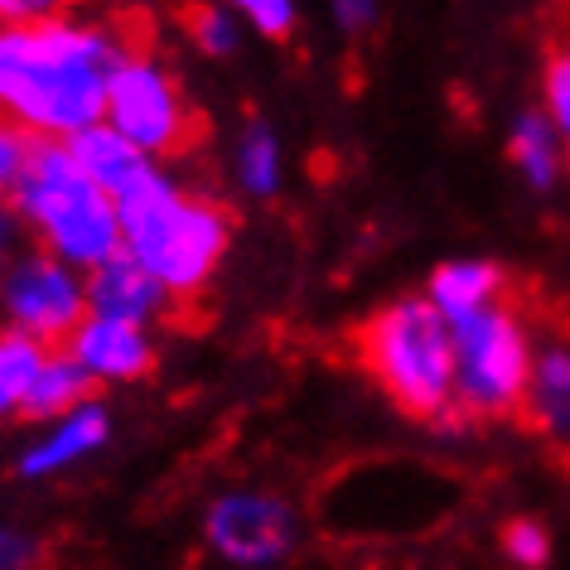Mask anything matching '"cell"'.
Masks as SVG:
<instances>
[{
	"label": "cell",
	"instance_id": "ba28073f",
	"mask_svg": "<svg viewBox=\"0 0 570 570\" xmlns=\"http://www.w3.org/2000/svg\"><path fill=\"white\" fill-rule=\"evenodd\" d=\"M88 305H92L97 320L131 324V330H140L146 320H169V315H175V301H169V291L136 262L131 252L111 256L107 266L92 271Z\"/></svg>",
	"mask_w": 570,
	"mask_h": 570
},
{
	"label": "cell",
	"instance_id": "ffe728a7",
	"mask_svg": "<svg viewBox=\"0 0 570 570\" xmlns=\"http://www.w3.org/2000/svg\"><path fill=\"white\" fill-rule=\"evenodd\" d=\"M498 547H503L518 566L537 570V566H547V556H551V537H547V527L532 522V518H512L503 532H498Z\"/></svg>",
	"mask_w": 570,
	"mask_h": 570
},
{
	"label": "cell",
	"instance_id": "6da1fadb",
	"mask_svg": "<svg viewBox=\"0 0 570 570\" xmlns=\"http://www.w3.org/2000/svg\"><path fill=\"white\" fill-rule=\"evenodd\" d=\"M117 68L102 24H68V10L45 6H0V117L53 136L92 131Z\"/></svg>",
	"mask_w": 570,
	"mask_h": 570
},
{
	"label": "cell",
	"instance_id": "d4e9b609",
	"mask_svg": "<svg viewBox=\"0 0 570 570\" xmlns=\"http://www.w3.org/2000/svg\"><path fill=\"white\" fill-rule=\"evenodd\" d=\"M6 242H10V218H6V208H0V256H6Z\"/></svg>",
	"mask_w": 570,
	"mask_h": 570
},
{
	"label": "cell",
	"instance_id": "e0dca14e",
	"mask_svg": "<svg viewBox=\"0 0 570 570\" xmlns=\"http://www.w3.org/2000/svg\"><path fill=\"white\" fill-rule=\"evenodd\" d=\"M508 160L518 165L532 184H551V175H556V150H551L547 121H541V117H522L518 131H512V140H508Z\"/></svg>",
	"mask_w": 570,
	"mask_h": 570
},
{
	"label": "cell",
	"instance_id": "8fae6325",
	"mask_svg": "<svg viewBox=\"0 0 570 570\" xmlns=\"http://www.w3.org/2000/svg\"><path fill=\"white\" fill-rule=\"evenodd\" d=\"M512 291V276L493 262H454V266H440L431 276V295H435V309L450 320H464L474 309H489L498 305L503 295Z\"/></svg>",
	"mask_w": 570,
	"mask_h": 570
},
{
	"label": "cell",
	"instance_id": "d6986e66",
	"mask_svg": "<svg viewBox=\"0 0 570 570\" xmlns=\"http://www.w3.org/2000/svg\"><path fill=\"white\" fill-rule=\"evenodd\" d=\"M175 20H184V35H189L204 53L233 49V24H227V16L218 6H179Z\"/></svg>",
	"mask_w": 570,
	"mask_h": 570
},
{
	"label": "cell",
	"instance_id": "4fadbf2b",
	"mask_svg": "<svg viewBox=\"0 0 570 570\" xmlns=\"http://www.w3.org/2000/svg\"><path fill=\"white\" fill-rule=\"evenodd\" d=\"M102 392V377L88 373L82 363L73 358H49L39 367L30 396L20 402V416L24 421H45V416H63V411H78L82 402H92V396Z\"/></svg>",
	"mask_w": 570,
	"mask_h": 570
},
{
	"label": "cell",
	"instance_id": "7c38bea8",
	"mask_svg": "<svg viewBox=\"0 0 570 570\" xmlns=\"http://www.w3.org/2000/svg\"><path fill=\"white\" fill-rule=\"evenodd\" d=\"M68 150H73V160H78L82 175H88V184H97L102 194H121L146 175V150H136L126 136L102 131V126L78 131L68 140Z\"/></svg>",
	"mask_w": 570,
	"mask_h": 570
},
{
	"label": "cell",
	"instance_id": "cb8c5ba5",
	"mask_svg": "<svg viewBox=\"0 0 570 570\" xmlns=\"http://www.w3.org/2000/svg\"><path fill=\"white\" fill-rule=\"evenodd\" d=\"M338 20H353V24H358V20H373V10H367V6H338Z\"/></svg>",
	"mask_w": 570,
	"mask_h": 570
},
{
	"label": "cell",
	"instance_id": "ac0fdd59",
	"mask_svg": "<svg viewBox=\"0 0 570 570\" xmlns=\"http://www.w3.org/2000/svg\"><path fill=\"white\" fill-rule=\"evenodd\" d=\"M541 88H547V107L561 131H570V24H551L547 30V73H541Z\"/></svg>",
	"mask_w": 570,
	"mask_h": 570
},
{
	"label": "cell",
	"instance_id": "5bb4252c",
	"mask_svg": "<svg viewBox=\"0 0 570 570\" xmlns=\"http://www.w3.org/2000/svg\"><path fill=\"white\" fill-rule=\"evenodd\" d=\"M45 136H53V131H35V126H24V121L0 117V208L20 204L24 179H30V165H35V150Z\"/></svg>",
	"mask_w": 570,
	"mask_h": 570
},
{
	"label": "cell",
	"instance_id": "52a82bcc",
	"mask_svg": "<svg viewBox=\"0 0 570 570\" xmlns=\"http://www.w3.org/2000/svg\"><path fill=\"white\" fill-rule=\"evenodd\" d=\"M208 541L227 561L262 566L291 547V512L276 498H223L208 512Z\"/></svg>",
	"mask_w": 570,
	"mask_h": 570
},
{
	"label": "cell",
	"instance_id": "9c48e42d",
	"mask_svg": "<svg viewBox=\"0 0 570 570\" xmlns=\"http://www.w3.org/2000/svg\"><path fill=\"white\" fill-rule=\"evenodd\" d=\"M512 425H522L527 435H547V440L570 435V353L566 348H547L537 358L522 411Z\"/></svg>",
	"mask_w": 570,
	"mask_h": 570
},
{
	"label": "cell",
	"instance_id": "30bf717a",
	"mask_svg": "<svg viewBox=\"0 0 570 570\" xmlns=\"http://www.w3.org/2000/svg\"><path fill=\"white\" fill-rule=\"evenodd\" d=\"M68 358L82 363L97 377H146L155 367V353L146 338H140V330L111 324V320H88V330L78 334Z\"/></svg>",
	"mask_w": 570,
	"mask_h": 570
},
{
	"label": "cell",
	"instance_id": "277c9868",
	"mask_svg": "<svg viewBox=\"0 0 570 570\" xmlns=\"http://www.w3.org/2000/svg\"><path fill=\"white\" fill-rule=\"evenodd\" d=\"M527 281H512V291L489 309L454 320V406L445 431L483 421H518L527 382H532V358L518 324L527 309Z\"/></svg>",
	"mask_w": 570,
	"mask_h": 570
},
{
	"label": "cell",
	"instance_id": "9a60e30c",
	"mask_svg": "<svg viewBox=\"0 0 570 570\" xmlns=\"http://www.w3.org/2000/svg\"><path fill=\"white\" fill-rule=\"evenodd\" d=\"M45 363H49L45 348L30 344L24 334H16V330L0 334V416H6V411H20V402L30 396Z\"/></svg>",
	"mask_w": 570,
	"mask_h": 570
},
{
	"label": "cell",
	"instance_id": "7402d4cb",
	"mask_svg": "<svg viewBox=\"0 0 570 570\" xmlns=\"http://www.w3.org/2000/svg\"><path fill=\"white\" fill-rule=\"evenodd\" d=\"M39 566H49L45 541L24 532H0V570H39Z\"/></svg>",
	"mask_w": 570,
	"mask_h": 570
},
{
	"label": "cell",
	"instance_id": "2e32d148",
	"mask_svg": "<svg viewBox=\"0 0 570 570\" xmlns=\"http://www.w3.org/2000/svg\"><path fill=\"white\" fill-rule=\"evenodd\" d=\"M107 435V416L102 411H78L73 421L63 425L59 435L49 440L45 450H35V454H24V474H49V469H59V464H68L73 454H82V450H92L97 440Z\"/></svg>",
	"mask_w": 570,
	"mask_h": 570
},
{
	"label": "cell",
	"instance_id": "5b68a950",
	"mask_svg": "<svg viewBox=\"0 0 570 570\" xmlns=\"http://www.w3.org/2000/svg\"><path fill=\"white\" fill-rule=\"evenodd\" d=\"M107 111L136 150L189 155L208 140V117L184 97L179 78L155 63H121L107 82Z\"/></svg>",
	"mask_w": 570,
	"mask_h": 570
},
{
	"label": "cell",
	"instance_id": "44dd1931",
	"mask_svg": "<svg viewBox=\"0 0 570 570\" xmlns=\"http://www.w3.org/2000/svg\"><path fill=\"white\" fill-rule=\"evenodd\" d=\"M242 169H247V184L252 189H271L276 184V140H271L262 126L247 131V146H242Z\"/></svg>",
	"mask_w": 570,
	"mask_h": 570
},
{
	"label": "cell",
	"instance_id": "8992f818",
	"mask_svg": "<svg viewBox=\"0 0 570 570\" xmlns=\"http://www.w3.org/2000/svg\"><path fill=\"white\" fill-rule=\"evenodd\" d=\"M6 305H10V330L45 348V358H68L73 353L92 309L88 295L63 271V262L49 252L16 266V276L6 285Z\"/></svg>",
	"mask_w": 570,
	"mask_h": 570
},
{
	"label": "cell",
	"instance_id": "7a4b0ae2",
	"mask_svg": "<svg viewBox=\"0 0 570 570\" xmlns=\"http://www.w3.org/2000/svg\"><path fill=\"white\" fill-rule=\"evenodd\" d=\"M117 218H121L126 252H131L169 291V301H175L169 324H184L189 320L184 305L198 301L204 281L213 276L237 213L218 204V198L169 189L160 175L146 169L131 189L117 194Z\"/></svg>",
	"mask_w": 570,
	"mask_h": 570
},
{
	"label": "cell",
	"instance_id": "603a6c76",
	"mask_svg": "<svg viewBox=\"0 0 570 570\" xmlns=\"http://www.w3.org/2000/svg\"><path fill=\"white\" fill-rule=\"evenodd\" d=\"M247 16L256 20V30H262L266 39H276V45H285V39L295 35V10L281 6V0H252Z\"/></svg>",
	"mask_w": 570,
	"mask_h": 570
},
{
	"label": "cell",
	"instance_id": "3957f363",
	"mask_svg": "<svg viewBox=\"0 0 570 570\" xmlns=\"http://www.w3.org/2000/svg\"><path fill=\"white\" fill-rule=\"evenodd\" d=\"M348 358L411 421L445 431L454 406V334L431 301H396L348 330Z\"/></svg>",
	"mask_w": 570,
	"mask_h": 570
}]
</instances>
